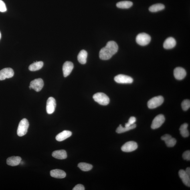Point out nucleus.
Instances as JSON below:
<instances>
[{
  "mask_svg": "<svg viewBox=\"0 0 190 190\" xmlns=\"http://www.w3.org/2000/svg\"><path fill=\"white\" fill-rule=\"evenodd\" d=\"M118 45L114 41H110L107 43L105 47L103 48L100 51L99 56L102 60H108L117 53Z\"/></svg>",
  "mask_w": 190,
  "mask_h": 190,
  "instance_id": "obj_1",
  "label": "nucleus"
},
{
  "mask_svg": "<svg viewBox=\"0 0 190 190\" xmlns=\"http://www.w3.org/2000/svg\"><path fill=\"white\" fill-rule=\"evenodd\" d=\"M29 127V123L27 119L24 118L20 122L18 128L17 134L18 136L22 137L27 133Z\"/></svg>",
  "mask_w": 190,
  "mask_h": 190,
  "instance_id": "obj_2",
  "label": "nucleus"
},
{
  "mask_svg": "<svg viewBox=\"0 0 190 190\" xmlns=\"http://www.w3.org/2000/svg\"><path fill=\"white\" fill-rule=\"evenodd\" d=\"M93 98L95 102L102 105H107L109 103V98L103 93H98L94 94L93 96Z\"/></svg>",
  "mask_w": 190,
  "mask_h": 190,
  "instance_id": "obj_3",
  "label": "nucleus"
},
{
  "mask_svg": "<svg viewBox=\"0 0 190 190\" xmlns=\"http://www.w3.org/2000/svg\"><path fill=\"white\" fill-rule=\"evenodd\" d=\"M151 40L150 36L145 33H140L136 38V42L141 46H145L149 44Z\"/></svg>",
  "mask_w": 190,
  "mask_h": 190,
  "instance_id": "obj_4",
  "label": "nucleus"
},
{
  "mask_svg": "<svg viewBox=\"0 0 190 190\" xmlns=\"http://www.w3.org/2000/svg\"><path fill=\"white\" fill-rule=\"evenodd\" d=\"M164 102V98L162 96L154 97L148 102V107L150 109L155 108L161 105Z\"/></svg>",
  "mask_w": 190,
  "mask_h": 190,
  "instance_id": "obj_5",
  "label": "nucleus"
},
{
  "mask_svg": "<svg viewBox=\"0 0 190 190\" xmlns=\"http://www.w3.org/2000/svg\"><path fill=\"white\" fill-rule=\"evenodd\" d=\"M43 86L44 82L43 80L41 78H38L32 81L29 88L30 89H33L36 91L38 92L42 89Z\"/></svg>",
  "mask_w": 190,
  "mask_h": 190,
  "instance_id": "obj_6",
  "label": "nucleus"
},
{
  "mask_svg": "<svg viewBox=\"0 0 190 190\" xmlns=\"http://www.w3.org/2000/svg\"><path fill=\"white\" fill-rule=\"evenodd\" d=\"M114 80L119 84H131L133 82V79L131 77L123 74L117 75L114 77Z\"/></svg>",
  "mask_w": 190,
  "mask_h": 190,
  "instance_id": "obj_7",
  "label": "nucleus"
},
{
  "mask_svg": "<svg viewBox=\"0 0 190 190\" xmlns=\"http://www.w3.org/2000/svg\"><path fill=\"white\" fill-rule=\"evenodd\" d=\"M165 118L163 114H159L154 119L151 125L152 129H155L161 127L165 122Z\"/></svg>",
  "mask_w": 190,
  "mask_h": 190,
  "instance_id": "obj_8",
  "label": "nucleus"
},
{
  "mask_svg": "<svg viewBox=\"0 0 190 190\" xmlns=\"http://www.w3.org/2000/svg\"><path fill=\"white\" fill-rule=\"evenodd\" d=\"M138 148L137 144L134 141L126 142L121 148L122 151L125 152H131L134 151Z\"/></svg>",
  "mask_w": 190,
  "mask_h": 190,
  "instance_id": "obj_9",
  "label": "nucleus"
},
{
  "mask_svg": "<svg viewBox=\"0 0 190 190\" xmlns=\"http://www.w3.org/2000/svg\"><path fill=\"white\" fill-rule=\"evenodd\" d=\"M14 72L12 69L7 68L0 71V80H3L7 78H10L13 77Z\"/></svg>",
  "mask_w": 190,
  "mask_h": 190,
  "instance_id": "obj_10",
  "label": "nucleus"
},
{
  "mask_svg": "<svg viewBox=\"0 0 190 190\" xmlns=\"http://www.w3.org/2000/svg\"><path fill=\"white\" fill-rule=\"evenodd\" d=\"M56 102L55 99L52 97H49L47 102L46 111L48 114H52L54 113L56 108Z\"/></svg>",
  "mask_w": 190,
  "mask_h": 190,
  "instance_id": "obj_11",
  "label": "nucleus"
},
{
  "mask_svg": "<svg viewBox=\"0 0 190 190\" xmlns=\"http://www.w3.org/2000/svg\"><path fill=\"white\" fill-rule=\"evenodd\" d=\"M174 75L175 78L178 80H181L186 76V72L185 69L181 67H178L174 69Z\"/></svg>",
  "mask_w": 190,
  "mask_h": 190,
  "instance_id": "obj_12",
  "label": "nucleus"
},
{
  "mask_svg": "<svg viewBox=\"0 0 190 190\" xmlns=\"http://www.w3.org/2000/svg\"><path fill=\"white\" fill-rule=\"evenodd\" d=\"M74 68L73 63L70 61H66L63 64L62 67L63 76L65 77L68 76L71 74Z\"/></svg>",
  "mask_w": 190,
  "mask_h": 190,
  "instance_id": "obj_13",
  "label": "nucleus"
},
{
  "mask_svg": "<svg viewBox=\"0 0 190 190\" xmlns=\"http://www.w3.org/2000/svg\"><path fill=\"white\" fill-rule=\"evenodd\" d=\"M161 140L165 141L168 147H172L175 145L177 143V140L168 134H166L161 138Z\"/></svg>",
  "mask_w": 190,
  "mask_h": 190,
  "instance_id": "obj_14",
  "label": "nucleus"
},
{
  "mask_svg": "<svg viewBox=\"0 0 190 190\" xmlns=\"http://www.w3.org/2000/svg\"><path fill=\"white\" fill-rule=\"evenodd\" d=\"M179 174L183 183L187 186L190 187V177L186 173L185 171L183 170H180L179 171Z\"/></svg>",
  "mask_w": 190,
  "mask_h": 190,
  "instance_id": "obj_15",
  "label": "nucleus"
},
{
  "mask_svg": "<svg viewBox=\"0 0 190 190\" xmlns=\"http://www.w3.org/2000/svg\"><path fill=\"white\" fill-rule=\"evenodd\" d=\"M22 158L19 156H12L7 158V165L16 166L21 163Z\"/></svg>",
  "mask_w": 190,
  "mask_h": 190,
  "instance_id": "obj_16",
  "label": "nucleus"
},
{
  "mask_svg": "<svg viewBox=\"0 0 190 190\" xmlns=\"http://www.w3.org/2000/svg\"><path fill=\"white\" fill-rule=\"evenodd\" d=\"M50 174L51 177L57 179H63L66 177V173L64 171L58 169L52 170Z\"/></svg>",
  "mask_w": 190,
  "mask_h": 190,
  "instance_id": "obj_17",
  "label": "nucleus"
},
{
  "mask_svg": "<svg viewBox=\"0 0 190 190\" xmlns=\"http://www.w3.org/2000/svg\"><path fill=\"white\" fill-rule=\"evenodd\" d=\"M176 45V41L175 39L173 37H168L164 42L163 43V47L165 49H169L173 48Z\"/></svg>",
  "mask_w": 190,
  "mask_h": 190,
  "instance_id": "obj_18",
  "label": "nucleus"
},
{
  "mask_svg": "<svg viewBox=\"0 0 190 190\" xmlns=\"http://www.w3.org/2000/svg\"><path fill=\"white\" fill-rule=\"evenodd\" d=\"M72 133L68 130H64L59 133L56 137V139L57 141H62L67 139L72 135Z\"/></svg>",
  "mask_w": 190,
  "mask_h": 190,
  "instance_id": "obj_19",
  "label": "nucleus"
},
{
  "mask_svg": "<svg viewBox=\"0 0 190 190\" xmlns=\"http://www.w3.org/2000/svg\"><path fill=\"white\" fill-rule=\"evenodd\" d=\"M52 155L56 159L63 160L67 157V152L64 150H56L53 152Z\"/></svg>",
  "mask_w": 190,
  "mask_h": 190,
  "instance_id": "obj_20",
  "label": "nucleus"
},
{
  "mask_svg": "<svg viewBox=\"0 0 190 190\" xmlns=\"http://www.w3.org/2000/svg\"><path fill=\"white\" fill-rule=\"evenodd\" d=\"M88 57V53L86 50H81L78 56V60L82 64H85L86 63L87 58Z\"/></svg>",
  "mask_w": 190,
  "mask_h": 190,
  "instance_id": "obj_21",
  "label": "nucleus"
},
{
  "mask_svg": "<svg viewBox=\"0 0 190 190\" xmlns=\"http://www.w3.org/2000/svg\"><path fill=\"white\" fill-rule=\"evenodd\" d=\"M43 66V62L42 61L34 62L29 67V70L31 71H35L40 70Z\"/></svg>",
  "mask_w": 190,
  "mask_h": 190,
  "instance_id": "obj_22",
  "label": "nucleus"
},
{
  "mask_svg": "<svg viewBox=\"0 0 190 190\" xmlns=\"http://www.w3.org/2000/svg\"><path fill=\"white\" fill-rule=\"evenodd\" d=\"M136 125L135 124L132 125L129 127H123L121 125H120L119 126L117 129L116 132L118 134L124 133V132L134 129L136 128Z\"/></svg>",
  "mask_w": 190,
  "mask_h": 190,
  "instance_id": "obj_23",
  "label": "nucleus"
},
{
  "mask_svg": "<svg viewBox=\"0 0 190 190\" xmlns=\"http://www.w3.org/2000/svg\"><path fill=\"white\" fill-rule=\"evenodd\" d=\"M133 5V3L129 1H124L119 2L117 4L116 6L120 9H128Z\"/></svg>",
  "mask_w": 190,
  "mask_h": 190,
  "instance_id": "obj_24",
  "label": "nucleus"
},
{
  "mask_svg": "<svg viewBox=\"0 0 190 190\" xmlns=\"http://www.w3.org/2000/svg\"><path fill=\"white\" fill-rule=\"evenodd\" d=\"M165 8V6L163 4H157L151 6L149 8L150 11L152 13L157 12L162 10Z\"/></svg>",
  "mask_w": 190,
  "mask_h": 190,
  "instance_id": "obj_25",
  "label": "nucleus"
},
{
  "mask_svg": "<svg viewBox=\"0 0 190 190\" xmlns=\"http://www.w3.org/2000/svg\"><path fill=\"white\" fill-rule=\"evenodd\" d=\"M188 124L184 123L182 125L180 128V133L184 137H187L189 135V131L187 129Z\"/></svg>",
  "mask_w": 190,
  "mask_h": 190,
  "instance_id": "obj_26",
  "label": "nucleus"
},
{
  "mask_svg": "<svg viewBox=\"0 0 190 190\" xmlns=\"http://www.w3.org/2000/svg\"><path fill=\"white\" fill-rule=\"evenodd\" d=\"M78 167L82 171H90L92 169L93 166L91 164L86 163H80L78 164Z\"/></svg>",
  "mask_w": 190,
  "mask_h": 190,
  "instance_id": "obj_27",
  "label": "nucleus"
},
{
  "mask_svg": "<svg viewBox=\"0 0 190 190\" xmlns=\"http://www.w3.org/2000/svg\"><path fill=\"white\" fill-rule=\"evenodd\" d=\"M181 106L184 111L187 110L190 107V100L188 99L183 100Z\"/></svg>",
  "mask_w": 190,
  "mask_h": 190,
  "instance_id": "obj_28",
  "label": "nucleus"
},
{
  "mask_svg": "<svg viewBox=\"0 0 190 190\" xmlns=\"http://www.w3.org/2000/svg\"><path fill=\"white\" fill-rule=\"evenodd\" d=\"M136 118L134 117H131L128 120V122L125 124V127H129L135 123Z\"/></svg>",
  "mask_w": 190,
  "mask_h": 190,
  "instance_id": "obj_29",
  "label": "nucleus"
},
{
  "mask_svg": "<svg viewBox=\"0 0 190 190\" xmlns=\"http://www.w3.org/2000/svg\"><path fill=\"white\" fill-rule=\"evenodd\" d=\"M7 10L6 6L5 4L1 0H0V12H5Z\"/></svg>",
  "mask_w": 190,
  "mask_h": 190,
  "instance_id": "obj_30",
  "label": "nucleus"
},
{
  "mask_svg": "<svg viewBox=\"0 0 190 190\" xmlns=\"http://www.w3.org/2000/svg\"><path fill=\"white\" fill-rule=\"evenodd\" d=\"M183 157L184 160L190 161V151L189 150L186 151L183 154Z\"/></svg>",
  "mask_w": 190,
  "mask_h": 190,
  "instance_id": "obj_31",
  "label": "nucleus"
},
{
  "mask_svg": "<svg viewBox=\"0 0 190 190\" xmlns=\"http://www.w3.org/2000/svg\"><path fill=\"white\" fill-rule=\"evenodd\" d=\"M85 187L82 184H78L73 188V190H84Z\"/></svg>",
  "mask_w": 190,
  "mask_h": 190,
  "instance_id": "obj_32",
  "label": "nucleus"
},
{
  "mask_svg": "<svg viewBox=\"0 0 190 190\" xmlns=\"http://www.w3.org/2000/svg\"><path fill=\"white\" fill-rule=\"evenodd\" d=\"M185 172L187 174V175L190 177V168L189 167H188L186 169Z\"/></svg>",
  "mask_w": 190,
  "mask_h": 190,
  "instance_id": "obj_33",
  "label": "nucleus"
},
{
  "mask_svg": "<svg viewBox=\"0 0 190 190\" xmlns=\"http://www.w3.org/2000/svg\"><path fill=\"white\" fill-rule=\"evenodd\" d=\"M1 32H0V39H1Z\"/></svg>",
  "mask_w": 190,
  "mask_h": 190,
  "instance_id": "obj_34",
  "label": "nucleus"
}]
</instances>
